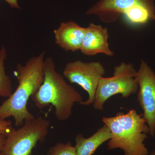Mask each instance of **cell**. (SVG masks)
Returning <instances> with one entry per match:
<instances>
[{
  "label": "cell",
  "mask_w": 155,
  "mask_h": 155,
  "mask_svg": "<svg viewBox=\"0 0 155 155\" xmlns=\"http://www.w3.org/2000/svg\"><path fill=\"white\" fill-rule=\"evenodd\" d=\"M45 51L31 57L24 65L17 64L14 71L18 85L11 96L0 105V120L12 117L15 125L21 127L25 121L35 118L28 110L27 103L29 98L38 91L44 78Z\"/></svg>",
  "instance_id": "obj_1"
},
{
  "label": "cell",
  "mask_w": 155,
  "mask_h": 155,
  "mask_svg": "<svg viewBox=\"0 0 155 155\" xmlns=\"http://www.w3.org/2000/svg\"><path fill=\"white\" fill-rule=\"evenodd\" d=\"M44 71L43 82L31 99L40 110L52 105L58 121H66L72 115L74 104H80L83 98L57 71L55 63L51 57L45 59Z\"/></svg>",
  "instance_id": "obj_2"
},
{
  "label": "cell",
  "mask_w": 155,
  "mask_h": 155,
  "mask_svg": "<svg viewBox=\"0 0 155 155\" xmlns=\"http://www.w3.org/2000/svg\"><path fill=\"white\" fill-rule=\"evenodd\" d=\"M103 123L110 130L108 150L120 149L123 155H148L144 143L150 129L143 117L134 109L127 114L118 112L113 117H104Z\"/></svg>",
  "instance_id": "obj_3"
},
{
  "label": "cell",
  "mask_w": 155,
  "mask_h": 155,
  "mask_svg": "<svg viewBox=\"0 0 155 155\" xmlns=\"http://www.w3.org/2000/svg\"><path fill=\"white\" fill-rule=\"evenodd\" d=\"M50 122L41 116L25 121L18 129L12 127L1 153L4 155H31L38 142L45 140Z\"/></svg>",
  "instance_id": "obj_4"
},
{
  "label": "cell",
  "mask_w": 155,
  "mask_h": 155,
  "mask_svg": "<svg viewBox=\"0 0 155 155\" xmlns=\"http://www.w3.org/2000/svg\"><path fill=\"white\" fill-rule=\"evenodd\" d=\"M137 72L133 64L122 62L114 67L112 77H102L97 87L93 107L102 110L105 103L113 96L120 94L127 98L137 93L139 89Z\"/></svg>",
  "instance_id": "obj_5"
},
{
  "label": "cell",
  "mask_w": 155,
  "mask_h": 155,
  "mask_svg": "<svg viewBox=\"0 0 155 155\" xmlns=\"http://www.w3.org/2000/svg\"><path fill=\"white\" fill-rule=\"evenodd\" d=\"M104 66L98 61L85 62L77 60L69 62L63 71V75L71 84H76L87 93L88 99L81 102V105L89 106L94 101L100 79L105 74Z\"/></svg>",
  "instance_id": "obj_6"
},
{
  "label": "cell",
  "mask_w": 155,
  "mask_h": 155,
  "mask_svg": "<svg viewBox=\"0 0 155 155\" xmlns=\"http://www.w3.org/2000/svg\"><path fill=\"white\" fill-rule=\"evenodd\" d=\"M139 91L137 101L143 110V117L148 125L150 135L155 134V73L149 65L142 60L137 72Z\"/></svg>",
  "instance_id": "obj_7"
},
{
  "label": "cell",
  "mask_w": 155,
  "mask_h": 155,
  "mask_svg": "<svg viewBox=\"0 0 155 155\" xmlns=\"http://www.w3.org/2000/svg\"><path fill=\"white\" fill-rule=\"evenodd\" d=\"M139 5L155 6L154 0H99L86 11L87 15L97 16L101 22H116L121 16Z\"/></svg>",
  "instance_id": "obj_8"
},
{
  "label": "cell",
  "mask_w": 155,
  "mask_h": 155,
  "mask_svg": "<svg viewBox=\"0 0 155 155\" xmlns=\"http://www.w3.org/2000/svg\"><path fill=\"white\" fill-rule=\"evenodd\" d=\"M109 38L107 28L91 22L85 27L81 52L84 55L88 56L99 54L109 57L114 56V51L109 47Z\"/></svg>",
  "instance_id": "obj_9"
},
{
  "label": "cell",
  "mask_w": 155,
  "mask_h": 155,
  "mask_svg": "<svg viewBox=\"0 0 155 155\" xmlns=\"http://www.w3.org/2000/svg\"><path fill=\"white\" fill-rule=\"evenodd\" d=\"M85 30V27L72 20L61 22L54 30L55 42L66 51H80Z\"/></svg>",
  "instance_id": "obj_10"
},
{
  "label": "cell",
  "mask_w": 155,
  "mask_h": 155,
  "mask_svg": "<svg viewBox=\"0 0 155 155\" xmlns=\"http://www.w3.org/2000/svg\"><path fill=\"white\" fill-rule=\"evenodd\" d=\"M111 137L110 128L106 125L88 138H85L82 134L76 135L75 138L77 155H93L99 147Z\"/></svg>",
  "instance_id": "obj_11"
},
{
  "label": "cell",
  "mask_w": 155,
  "mask_h": 155,
  "mask_svg": "<svg viewBox=\"0 0 155 155\" xmlns=\"http://www.w3.org/2000/svg\"><path fill=\"white\" fill-rule=\"evenodd\" d=\"M7 57V50L2 46L0 48V97L8 98L13 92L11 78L5 70V62Z\"/></svg>",
  "instance_id": "obj_12"
},
{
  "label": "cell",
  "mask_w": 155,
  "mask_h": 155,
  "mask_svg": "<svg viewBox=\"0 0 155 155\" xmlns=\"http://www.w3.org/2000/svg\"><path fill=\"white\" fill-rule=\"evenodd\" d=\"M48 155H77L75 146H72L71 142L66 143H58L50 148L48 152Z\"/></svg>",
  "instance_id": "obj_13"
},
{
  "label": "cell",
  "mask_w": 155,
  "mask_h": 155,
  "mask_svg": "<svg viewBox=\"0 0 155 155\" xmlns=\"http://www.w3.org/2000/svg\"><path fill=\"white\" fill-rule=\"evenodd\" d=\"M12 127V122L11 120H0V134L7 135Z\"/></svg>",
  "instance_id": "obj_14"
},
{
  "label": "cell",
  "mask_w": 155,
  "mask_h": 155,
  "mask_svg": "<svg viewBox=\"0 0 155 155\" xmlns=\"http://www.w3.org/2000/svg\"><path fill=\"white\" fill-rule=\"evenodd\" d=\"M11 8L17 9H20V6L18 2V0H5Z\"/></svg>",
  "instance_id": "obj_15"
},
{
  "label": "cell",
  "mask_w": 155,
  "mask_h": 155,
  "mask_svg": "<svg viewBox=\"0 0 155 155\" xmlns=\"http://www.w3.org/2000/svg\"><path fill=\"white\" fill-rule=\"evenodd\" d=\"M6 137V135L3 134H0V153L2 151L3 147L4 146Z\"/></svg>",
  "instance_id": "obj_16"
},
{
  "label": "cell",
  "mask_w": 155,
  "mask_h": 155,
  "mask_svg": "<svg viewBox=\"0 0 155 155\" xmlns=\"http://www.w3.org/2000/svg\"><path fill=\"white\" fill-rule=\"evenodd\" d=\"M150 155H155V151L151 153Z\"/></svg>",
  "instance_id": "obj_17"
},
{
  "label": "cell",
  "mask_w": 155,
  "mask_h": 155,
  "mask_svg": "<svg viewBox=\"0 0 155 155\" xmlns=\"http://www.w3.org/2000/svg\"><path fill=\"white\" fill-rule=\"evenodd\" d=\"M0 155H4V154H3L1 152L0 153Z\"/></svg>",
  "instance_id": "obj_18"
},
{
  "label": "cell",
  "mask_w": 155,
  "mask_h": 155,
  "mask_svg": "<svg viewBox=\"0 0 155 155\" xmlns=\"http://www.w3.org/2000/svg\"><path fill=\"white\" fill-rule=\"evenodd\" d=\"M48 155V154H47V155L41 154V155Z\"/></svg>",
  "instance_id": "obj_19"
}]
</instances>
